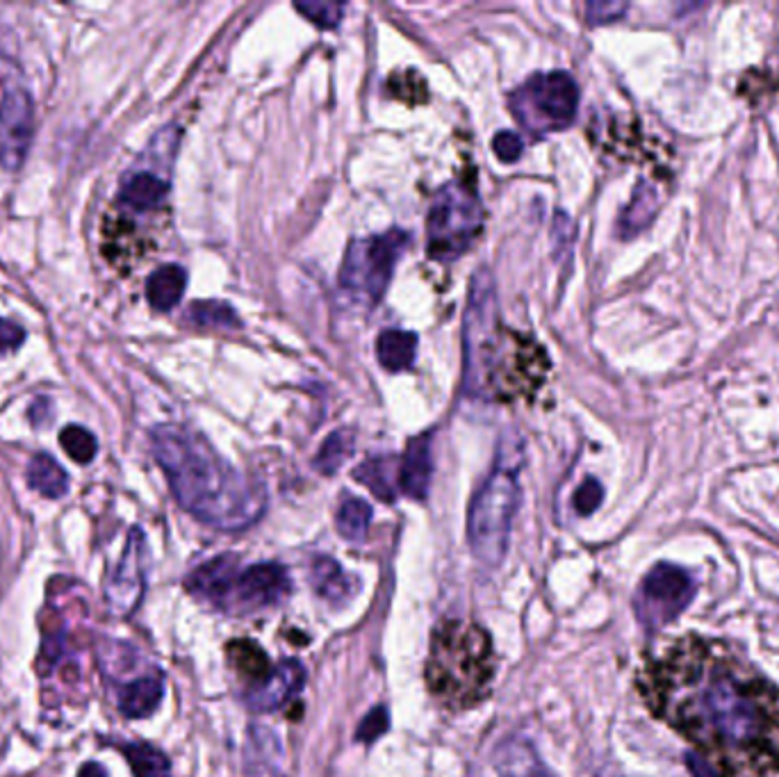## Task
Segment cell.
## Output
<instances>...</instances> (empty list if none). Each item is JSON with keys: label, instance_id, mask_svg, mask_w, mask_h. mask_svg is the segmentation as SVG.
<instances>
[{"label": "cell", "instance_id": "6da1fadb", "mask_svg": "<svg viewBox=\"0 0 779 777\" xmlns=\"http://www.w3.org/2000/svg\"><path fill=\"white\" fill-rule=\"evenodd\" d=\"M652 712L727 773L779 770V694L727 645L686 636L647 666Z\"/></svg>", "mask_w": 779, "mask_h": 777}, {"label": "cell", "instance_id": "7a4b0ae2", "mask_svg": "<svg viewBox=\"0 0 779 777\" xmlns=\"http://www.w3.org/2000/svg\"><path fill=\"white\" fill-rule=\"evenodd\" d=\"M151 450L173 497L199 523L220 532H242L263 517L265 488L216 454L196 431L158 424L151 431Z\"/></svg>", "mask_w": 779, "mask_h": 777}, {"label": "cell", "instance_id": "3957f363", "mask_svg": "<svg viewBox=\"0 0 779 777\" xmlns=\"http://www.w3.org/2000/svg\"><path fill=\"white\" fill-rule=\"evenodd\" d=\"M424 677L431 694L447 707L465 709L482 703L495 677L488 632L465 620H443L433 629Z\"/></svg>", "mask_w": 779, "mask_h": 777}, {"label": "cell", "instance_id": "277c9868", "mask_svg": "<svg viewBox=\"0 0 779 777\" xmlns=\"http://www.w3.org/2000/svg\"><path fill=\"white\" fill-rule=\"evenodd\" d=\"M499 359V304L490 270H476L469 283L463 322V393L467 400H486Z\"/></svg>", "mask_w": 779, "mask_h": 777}, {"label": "cell", "instance_id": "5b68a950", "mask_svg": "<svg viewBox=\"0 0 779 777\" xmlns=\"http://www.w3.org/2000/svg\"><path fill=\"white\" fill-rule=\"evenodd\" d=\"M519 456L506 463L497 461L490 477L474 495L467 513V541L472 554L486 568H497L508 549L513 517L519 497Z\"/></svg>", "mask_w": 779, "mask_h": 777}, {"label": "cell", "instance_id": "8992f818", "mask_svg": "<svg viewBox=\"0 0 779 777\" xmlns=\"http://www.w3.org/2000/svg\"><path fill=\"white\" fill-rule=\"evenodd\" d=\"M484 229V205L474 183L452 181L433 199L426 220L428 253L438 263L463 255Z\"/></svg>", "mask_w": 779, "mask_h": 777}, {"label": "cell", "instance_id": "52a82bcc", "mask_svg": "<svg viewBox=\"0 0 779 777\" xmlns=\"http://www.w3.org/2000/svg\"><path fill=\"white\" fill-rule=\"evenodd\" d=\"M406 244L408 235L399 229L374 238L352 240L340 268L342 290L361 299L363 304L374 306L385 294Z\"/></svg>", "mask_w": 779, "mask_h": 777}, {"label": "cell", "instance_id": "ba28073f", "mask_svg": "<svg viewBox=\"0 0 779 777\" xmlns=\"http://www.w3.org/2000/svg\"><path fill=\"white\" fill-rule=\"evenodd\" d=\"M579 108L577 80L566 71L532 75L513 94V112L532 133L566 131Z\"/></svg>", "mask_w": 779, "mask_h": 777}, {"label": "cell", "instance_id": "9c48e42d", "mask_svg": "<svg viewBox=\"0 0 779 777\" xmlns=\"http://www.w3.org/2000/svg\"><path fill=\"white\" fill-rule=\"evenodd\" d=\"M698 582L675 564H657L649 571L634 597V612L647 632H659L677 620L696 597Z\"/></svg>", "mask_w": 779, "mask_h": 777}, {"label": "cell", "instance_id": "30bf717a", "mask_svg": "<svg viewBox=\"0 0 779 777\" xmlns=\"http://www.w3.org/2000/svg\"><path fill=\"white\" fill-rule=\"evenodd\" d=\"M149 571V547L142 529H133L128 536L123 554L117 568L105 584V602L114 616L125 618L133 614L144 597Z\"/></svg>", "mask_w": 779, "mask_h": 777}, {"label": "cell", "instance_id": "8fae6325", "mask_svg": "<svg viewBox=\"0 0 779 777\" xmlns=\"http://www.w3.org/2000/svg\"><path fill=\"white\" fill-rule=\"evenodd\" d=\"M34 135V105L32 99L12 90L0 103V164L10 171L21 169L28 158Z\"/></svg>", "mask_w": 779, "mask_h": 777}, {"label": "cell", "instance_id": "7c38bea8", "mask_svg": "<svg viewBox=\"0 0 779 777\" xmlns=\"http://www.w3.org/2000/svg\"><path fill=\"white\" fill-rule=\"evenodd\" d=\"M290 593V577L287 571L279 564H255L240 573L235 593H233V607L242 612H255L274 607Z\"/></svg>", "mask_w": 779, "mask_h": 777}, {"label": "cell", "instance_id": "4fadbf2b", "mask_svg": "<svg viewBox=\"0 0 779 777\" xmlns=\"http://www.w3.org/2000/svg\"><path fill=\"white\" fill-rule=\"evenodd\" d=\"M240 564L235 554H222L203 566L192 571L185 579V586L192 595L214 604L220 609L233 607V593L240 577Z\"/></svg>", "mask_w": 779, "mask_h": 777}, {"label": "cell", "instance_id": "5bb4252c", "mask_svg": "<svg viewBox=\"0 0 779 777\" xmlns=\"http://www.w3.org/2000/svg\"><path fill=\"white\" fill-rule=\"evenodd\" d=\"M306 684V668L296 659H285L281 666L272 670V675L251 686L244 696V705L251 712L265 714L283 707L290 698H294L299 690Z\"/></svg>", "mask_w": 779, "mask_h": 777}, {"label": "cell", "instance_id": "9a60e30c", "mask_svg": "<svg viewBox=\"0 0 779 777\" xmlns=\"http://www.w3.org/2000/svg\"><path fill=\"white\" fill-rule=\"evenodd\" d=\"M499 777H556L538 757L536 748L519 737L506 739L493 757Z\"/></svg>", "mask_w": 779, "mask_h": 777}, {"label": "cell", "instance_id": "2e32d148", "mask_svg": "<svg viewBox=\"0 0 779 777\" xmlns=\"http://www.w3.org/2000/svg\"><path fill=\"white\" fill-rule=\"evenodd\" d=\"M433 474L431 436H417L406 445L404 461L399 465V486L413 500H424L428 495Z\"/></svg>", "mask_w": 779, "mask_h": 777}, {"label": "cell", "instance_id": "e0dca14e", "mask_svg": "<svg viewBox=\"0 0 779 777\" xmlns=\"http://www.w3.org/2000/svg\"><path fill=\"white\" fill-rule=\"evenodd\" d=\"M169 194V181L151 169H138L130 174L119 192L123 205L138 212H149L158 208Z\"/></svg>", "mask_w": 779, "mask_h": 777}, {"label": "cell", "instance_id": "ac0fdd59", "mask_svg": "<svg viewBox=\"0 0 779 777\" xmlns=\"http://www.w3.org/2000/svg\"><path fill=\"white\" fill-rule=\"evenodd\" d=\"M164 696V684L158 673L138 677L135 682H130L121 688L119 696V709L128 718H146L151 716Z\"/></svg>", "mask_w": 779, "mask_h": 777}, {"label": "cell", "instance_id": "d6986e66", "mask_svg": "<svg viewBox=\"0 0 779 777\" xmlns=\"http://www.w3.org/2000/svg\"><path fill=\"white\" fill-rule=\"evenodd\" d=\"M659 212V194L655 190V185L649 183H638L631 201L627 203V208L620 212L618 220V233L623 240H629L634 235H638L640 231H645L649 224L655 222Z\"/></svg>", "mask_w": 779, "mask_h": 777}, {"label": "cell", "instance_id": "ffe728a7", "mask_svg": "<svg viewBox=\"0 0 779 777\" xmlns=\"http://www.w3.org/2000/svg\"><path fill=\"white\" fill-rule=\"evenodd\" d=\"M417 356V335L402 329H387L376 340V359L387 372H404Z\"/></svg>", "mask_w": 779, "mask_h": 777}, {"label": "cell", "instance_id": "44dd1931", "mask_svg": "<svg viewBox=\"0 0 779 777\" xmlns=\"http://www.w3.org/2000/svg\"><path fill=\"white\" fill-rule=\"evenodd\" d=\"M185 285H188V274L181 265H164L155 270L146 281L149 304L162 313L176 309L185 292Z\"/></svg>", "mask_w": 779, "mask_h": 777}, {"label": "cell", "instance_id": "7402d4cb", "mask_svg": "<svg viewBox=\"0 0 779 777\" xmlns=\"http://www.w3.org/2000/svg\"><path fill=\"white\" fill-rule=\"evenodd\" d=\"M226 655H229V662L235 668V673L253 686L265 682L272 675L270 657L255 640H246V638L231 640L226 647Z\"/></svg>", "mask_w": 779, "mask_h": 777}, {"label": "cell", "instance_id": "603a6c76", "mask_svg": "<svg viewBox=\"0 0 779 777\" xmlns=\"http://www.w3.org/2000/svg\"><path fill=\"white\" fill-rule=\"evenodd\" d=\"M28 484L32 491H37L39 495L49 497V500H58L64 497L69 491V477L64 467L49 454H37L30 458L28 463Z\"/></svg>", "mask_w": 779, "mask_h": 777}, {"label": "cell", "instance_id": "cb8c5ba5", "mask_svg": "<svg viewBox=\"0 0 779 777\" xmlns=\"http://www.w3.org/2000/svg\"><path fill=\"white\" fill-rule=\"evenodd\" d=\"M311 584L320 597L331 604H344L352 597V582L346 579L340 564L328 556H317L311 564Z\"/></svg>", "mask_w": 779, "mask_h": 777}, {"label": "cell", "instance_id": "d4e9b609", "mask_svg": "<svg viewBox=\"0 0 779 777\" xmlns=\"http://www.w3.org/2000/svg\"><path fill=\"white\" fill-rule=\"evenodd\" d=\"M337 532L346 541H363L372 525V506L361 497L344 500L337 508Z\"/></svg>", "mask_w": 779, "mask_h": 777}, {"label": "cell", "instance_id": "484cf974", "mask_svg": "<svg viewBox=\"0 0 779 777\" xmlns=\"http://www.w3.org/2000/svg\"><path fill=\"white\" fill-rule=\"evenodd\" d=\"M354 447H356L354 431H350V428L333 431V434L324 441V445L315 458V467L322 474H335L346 461H350V456L354 454Z\"/></svg>", "mask_w": 779, "mask_h": 777}, {"label": "cell", "instance_id": "4316f807", "mask_svg": "<svg viewBox=\"0 0 779 777\" xmlns=\"http://www.w3.org/2000/svg\"><path fill=\"white\" fill-rule=\"evenodd\" d=\"M135 777H171V761L151 744H128L123 748Z\"/></svg>", "mask_w": 779, "mask_h": 777}, {"label": "cell", "instance_id": "83f0119b", "mask_svg": "<svg viewBox=\"0 0 779 777\" xmlns=\"http://www.w3.org/2000/svg\"><path fill=\"white\" fill-rule=\"evenodd\" d=\"M188 322L203 329H237L240 317L224 301H196L188 311Z\"/></svg>", "mask_w": 779, "mask_h": 777}, {"label": "cell", "instance_id": "f1b7e54d", "mask_svg": "<svg viewBox=\"0 0 779 777\" xmlns=\"http://www.w3.org/2000/svg\"><path fill=\"white\" fill-rule=\"evenodd\" d=\"M354 477L365 484L376 497L389 502L395 500V484H393V461L389 458H374L363 463Z\"/></svg>", "mask_w": 779, "mask_h": 777}, {"label": "cell", "instance_id": "f546056e", "mask_svg": "<svg viewBox=\"0 0 779 777\" xmlns=\"http://www.w3.org/2000/svg\"><path fill=\"white\" fill-rule=\"evenodd\" d=\"M251 750H257V759H249L246 768L253 777H267L270 775V764H279L281 759V748L276 744V737L270 729H251V741H249Z\"/></svg>", "mask_w": 779, "mask_h": 777}, {"label": "cell", "instance_id": "4dcf8cb0", "mask_svg": "<svg viewBox=\"0 0 779 777\" xmlns=\"http://www.w3.org/2000/svg\"><path fill=\"white\" fill-rule=\"evenodd\" d=\"M60 445L75 463H82V465L90 463L99 452V443L92 431H87L84 426H78V424H71L62 431Z\"/></svg>", "mask_w": 779, "mask_h": 777}, {"label": "cell", "instance_id": "1f68e13d", "mask_svg": "<svg viewBox=\"0 0 779 777\" xmlns=\"http://www.w3.org/2000/svg\"><path fill=\"white\" fill-rule=\"evenodd\" d=\"M294 8L320 28H335L344 12L342 3H296Z\"/></svg>", "mask_w": 779, "mask_h": 777}, {"label": "cell", "instance_id": "d6a6232c", "mask_svg": "<svg viewBox=\"0 0 779 777\" xmlns=\"http://www.w3.org/2000/svg\"><path fill=\"white\" fill-rule=\"evenodd\" d=\"M389 727V718H387V709L385 707H376L372 709L358 725L356 729V739L361 744H372L376 741L378 737H383V734L387 731Z\"/></svg>", "mask_w": 779, "mask_h": 777}, {"label": "cell", "instance_id": "836d02e7", "mask_svg": "<svg viewBox=\"0 0 779 777\" xmlns=\"http://www.w3.org/2000/svg\"><path fill=\"white\" fill-rule=\"evenodd\" d=\"M629 10L627 3H606V0H601V3H588L586 8V19L590 26H606V23H616L625 17V12Z\"/></svg>", "mask_w": 779, "mask_h": 777}, {"label": "cell", "instance_id": "e575fe53", "mask_svg": "<svg viewBox=\"0 0 779 777\" xmlns=\"http://www.w3.org/2000/svg\"><path fill=\"white\" fill-rule=\"evenodd\" d=\"M601 500H604V488H601V484L597 480L590 477L575 493V511L579 515H590V513H595L599 508Z\"/></svg>", "mask_w": 779, "mask_h": 777}, {"label": "cell", "instance_id": "d590c367", "mask_svg": "<svg viewBox=\"0 0 779 777\" xmlns=\"http://www.w3.org/2000/svg\"><path fill=\"white\" fill-rule=\"evenodd\" d=\"M493 149L502 162H515L519 155H523V140L510 131H502L495 135Z\"/></svg>", "mask_w": 779, "mask_h": 777}, {"label": "cell", "instance_id": "8d00e7d4", "mask_svg": "<svg viewBox=\"0 0 779 777\" xmlns=\"http://www.w3.org/2000/svg\"><path fill=\"white\" fill-rule=\"evenodd\" d=\"M23 340H26V331L19 324L10 320H0V354L19 350Z\"/></svg>", "mask_w": 779, "mask_h": 777}, {"label": "cell", "instance_id": "74e56055", "mask_svg": "<svg viewBox=\"0 0 779 777\" xmlns=\"http://www.w3.org/2000/svg\"><path fill=\"white\" fill-rule=\"evenodd\" d=\"M686 766L690 770L692 777H725L714 761H709L705 755L700 753H688L686 755Z\"/></svg>", "mask_w": 779, "mask_h": 777}, {"label": "cell", "instance_id": "f35d334b", "mask_svg": "<svg viewBox=\"0 0 779 777\" xmlns=\"http://www.w3.org/2000/svg\"><path fill=\"white\" fill-rule=\"evenodd\" d=\"M28 415H30V422H32L34 426H47L49 420H51V404H49V400L39 397V400L30 406Z\"/></svg>", "mask_w": 779, "mask_h": 777}, {"label": "cell", "instance_id": "ab89813d", "mask_svg": "<svg viewBox=\"0 0 779 777\" xmlns=\"http://www.w3.org/2000/svg\"><path fill=\"white\" fill-rule=\"evenodd\" d=\"M78 777H108L105 768L97 761H90V764H84L80 770H78Z\"/></svg>", "mask_w": 779, "mask_h": 777}, {"label": "cell", "instance_id": "60d3db41", "mask_svg": "<svg viewBox=\"0 0 779 777\" xmlns=\"http://www.w3.org/2000/svg\"><path fill=\"white\" fill-rule=\"evenodd\" d=\"M595 777H631V775H627V773H623L618 766H614V764H606L604 768H599L597 770V775Z\"/></svg>", "mask_w": 779, "mask_h": 777}]
</instances>
